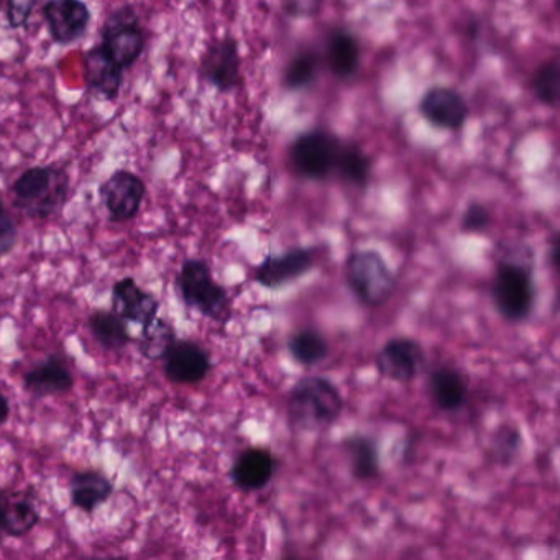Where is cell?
<instances>
[{
    "label": "cell",
    "instance_id": "obj_1",
    "mask_svg": "<svg viewBox=\"0 0 560 560\" xmlns=\"http://www.w3.org/2000/svg\"><path fill=\"white\" fill-rule=\"evenodd\" d=\"M342 409L339 388L324 376H303L288 395V422L294 431H323L340 418Z\"/></svg>",
    "mask_w": 560,
    "mask_h": 560
},
{
    "label": "cell",
    "instance_id": "obj_2",
    "mask_svg": "<svg viewBox=\"0 0 560 560\" xmlns=\"http://www.w3.org/2000/svg\"><path fill=\"white\" fill-rule=\"evenodd\" d=\"M68 192L70 176L57 166H35L12 185L15 208L37 221L57 215L67 205Z\"/></svg>",
    "mask_w": 560,
    "mask_h": 560
},
{
    "label": "cell",
    "instance_id": "obj_3",
    "mask_svg": "<svg viewBox=\"0 0 560 560\" xmlns=\"http://www.w3.org/2000/svg\"><path fill=\"white\" fill-rule=\"evenodd\" d=\"M491 298L504 319L510 323L527 319L536 300L530 258L516 260L506 257L501 260L491 283Z\"/></svg>",
    "mask_w": 560,
    "mask_h": 560
},
{
    "label": "cell",
    "instance_id": "obj_4",
    "mask_svg": "<svg viewBox=\"0 0 560 560\" xmlns=\"http://www.w3.org/2000/svg\"><path fill=\"white\" fill-rule=\"evenodd\" d=\"M346 278L353 296L366 307L385 304L396 287L392 268L383 255L372 248H363L349 255Z\"/></svg>",
    "mask_w": 560,
    "mask_h": 560
},
{
    "label": "cell",
    "instance_id": "obj_5",
    "mask_svg": "<svg viewBox=\"0 0 560 560\" xmlns=\"http://www.w3.org/2000/svg\"><path fill=\"white\" fill-rule=\"evenodd\" d=\"M183 303L209 319L219 320L229 313V294L212 277L205 260L189 258L183 261L176 278Z\"/></svg>",
    "mask_w": 560,
    "mask_h": 560
},
{
    "label": "cell",
    "instance_id": "obj_6",
    "mask_svg": "<svg viewBox=\"0 0 560 560\" xmlns=\"http://www.w3.org/2000/svg\"><path fill=\"white\" fill-rule=\"evenodd\" d=\"M101 47L122 70H129L142 57L145 35L130 5L117 9L107 18Z\"/></svg>",
    "mask_w": 560,
    "mask_h": 560
},
{
    "label": "cell",
    "instance_id": "obj_7",
    "mask_svg": "<svg viewBox=\"0 0 560 560\" xmlns=\"http://www.w3.org/2000/svg\"><path fill=\"white\" fill-rule=\"evenodd\" d=\"M340 143L324 130L303 133L291 147V162L301 176L307 179H324L336 170Z\"/></svg>",
    "mask_w": 560,
    "mask_h": 560
},
{
    "label": "cell",
    "instance_id": "obj_8",
    "mask_svg": "<svg viewBox=\"0 0 560 560\" xmlns=\"http://www.w3.org/2000/svg\"><path fill=\"white\" fill-rule=\"evenodd\" d=\"M145 195V183L136 173L127 170H119L110 175L100 188L101 202L114 222L136 219Z\"/></svg>",
    "mask_w": 560,
    "mask_h": 560
},
{
    "label": "cell",
    "instance_id": "obj_9",
    "mask_svg": "<svg viewBox=\"0 0 560 560\" xmlns=\"http://www.w3.org/2000/svg\"><path fill=\"white\" fill-rule=\"evenodd\" d=\"M424 349L409 337L389 339L376 353L375 365L380 375L398 383H409L424 365Z\"/></svg>",
    "mask_w": 560,
    "mask_h": 560
},
{
    "label": "cell",
    "instance_id": "obj_10",
    "mask_svg": "<svg viewBox=\"0 0 560 560\" xmlns=\"http://www.w3.org/2000/svg\"><path fill=\"white\" fill-rule=\"evenodd\" d=\"M211 355L192 340H175L163 359L166 378L176 385H195L211 372Z\"/></svg>",
    "mask_w": 560,
    "mask_h": 560
},
{
    "label": "cell",
    "instance_id": "obj_11",
    "mask_svg": "<svg viewBox=\"0 0 560 560\" xmlns=\"http://www.w3.org/2000/svg\"><path fill=\"white\" fill-rule=\"evenodd\" d=\"M44 18L58 45L77 44L86 35L91 12L83 0H47Z\"/></svg>",
    "mask_w": 560,
    "mask_h": 560
},
{
    "label": "cell",
    "instance_id": "obj_12",
    "mask_svg": "<svg viewBox=\"0 0 560 560\" xmlns=\"http://www.w3.org/2000/svg\"><path fill=\"white\" fill-rule=\"evenodd\" d=\"M313 267V250L294 247L280 255H267L255 270V280L267 290H278L310 273Z\"/></svg>",
    "mask_w": 560,
    "mask_h": 560
},
{
    "label": "cell",
    "instance_id": "obj_13",
    "mask_svg": "<svg viewBox=\"0 0 560 560\" xmlns=\"http://www.w3.org/2000/svg\"><path fill=\"white\" fill-rule=\"evenodd\" d=\"M201 74L222 93L235 90L241 83V55L234 38H222L209 45L201 61Z\"/></svg>",
    "mask_w": 560,
    "mask_h": 560
},
{
    "label": "cell",
    "instance_id": "obj_14",
    "mask_svg": "<svg viewBox=\"0 0 560 560\" xmlns=\"http://www.w3.org/2000/svg\"><path fill=\"white\" fill-rule=\"evenodd\" d=\"M419 110L429 124L452 132L462 129L468 117L467 103L451 88L435 86L425 91Z\"/></svg>",
    "mask_w": 560,
    "mask_h": 560
},
{
    "label": "cell",
    "instance_id": "obj_15",
    "mask_svg": "<svg viewBox=\"0 0 560 560\" xmlns=\"http://www.w3.org/2000/svg\"><path fill=\"white\" fill-rule=\"evenodd\" d=\"M113 311L126 323L143 326L159 316L160 301L155 294L143 290L136 278L127 277L114 283Z\"/></svg>",
    "mask_w": 560,
    "mask_h": 560
},
{
    "label": "cell",
    "instance_id": "obj_16",
    "mask_svg": "<svg viewBox=\"0 0 560 560\" xmlns=\"http://www.w3.org/2000/svg\"><path fill=\"white\" fill-rule=\"evenodd\" d=\"M84 78L88 90L100 101H116L124 83V70L104 51L94 47L84 55Z\"/></svg>",
    "mask_w": 560,
    "mask_h": 560
},
{
    "label": "cell",
    "instance_id": "obj_17",
    "mask_svg": "<svg viewBox=\"0 0 560 560\" xmlns=\"http://www.w3.org/2000/svg\"><path fill=\"white\" fill-rule=\"evenodd\" d=\"M278 462L270 451L250 447L241 452L231 468L232 483L242 491H257L273 480Z\"/></svg>",
    "mask_w": 560,
    "mask_h": 560
},
{
    "label": "cell",
    "instance_id": "obj_18",
    "mask_svg": "<svg viewBox=\"0 0 560 560\" xmlns=\"http://www.w3.org/2000/svg\"><path fill=\"white\" fill-rule=\"evenodd\" d=\"M74 376L60 357L51 355L24 375L25 392L35 396H54L73 389Z\"/></svg>",
    "mask_w": 560,
    "mask_h": 560
},
{
    "label": "cell",
    "instance_id": "obj_19",
    "mask_svg": "<svg viewBox=\"0 0 560 560\" xmlns=\"http://www.w3.org/2000/svg\"><path fill=\"white\" fill-rule=\"evenodd\" d=\"M114 483L107 475L97 470H81L70 480L71 504L83 513H94L109 500Z\"/></svg>",
    "mask_w": 560,
    "mask_h": 560
},
{
    "label": "cell",
    "instance_id": "obj_20",
    "mask_svg": "<svg viewBox=\"0 0 560 560\" xmlns=\"http://www.w3.org/2000/svg\"><path fill=\"white\" fill-rule=\"evenodd\" d=\"M429 393L442 411H457L467 401V383L457 370L441 365L429 376Z\"/></svg>",
    "mask_w": 560,
    "mask_h": 560
},
{
    "label": "cell",
    "instance_id": "obj_21",
    "mask_svg": "<svg viewBox=\"0 0 560 560\" xmlns=\"http://www.w3.org/2000/svg\"><path fill=\"white\" fill-rule=\"evenodd\" d=\"M350 458V470L359 481H372L380 475L378 444L369 435L355 434L342 441Z\"/></svg>",
    "mask_w": 560,
    "mask_h": 560
},
{
    "label": "cell",
    "instance_id": "obj_22",
    "mask_svg": "<svg viewBox=\"0 0 560 560\" xmlns=\"http://www.w3.org/2000/svg\"><path fill=\"white\" fill-rule=\"evenodd\" d=\"M327 61L330 71L340 80H349L360 67V45L350 32L337 28L329 38Z\"/></svg>",
    "mask_w": 560,
    "mask_h": 560
},
{
    "label": "cell",
    "instance_id": "obj_23",
    "mask_svg": "<svg viewBox=\"0 0 560 560\" xmlns=\"http://www.w3.org/2000/svg\"><path fill=\"white\" fill-rule=\"evenodd\" d=\"M88 326H90L94 339L106 350L117 352V350L126 349L132 342L126 320L114 311H94L88 319Z\"/></svg>",
    "mask_w": 560,
    "mask_h": 560
},
{
    "label": "cell",
    "instance_id": "obj_24",
    "mask_svg": "<svg viewBox=\"0 0 560 560\" xmlns=\"http://www.w3.org/2000/svg\"><path fill=\"white\" fill-rule=\"evenodd\" d=\"M176 330L168 320L156 316L150 323L143 324L139 339V350L150 362L165 359L170 347L175 343Z\"/></svg>",
    "mask_w": 560,
    "mask_h": 560
},
{
    "label": "cell",
    "instance_id": "obj_25",
    "mask_svg": "<svg viewBox=\"0 0 560 560\" xmlns=\"http://www.w3.org/2000/svg\"><path fill=\"white\" fill-rule=\"evenodd\" d=\"M288 350L298 363L314 366L323 362L329 353V343L319 330L313 327L296 330L288 340Z\"/></svg>",
    "mask_w": 560,
    "mask_h": 560
},
{
    "label": "cell",
    "instance_id": "obj_26",
    "mask_svg": "<svg viewBox=\"0 0 560 560\" xmlns=\"http://www.w3.org/2000/svg\"><path fill=\"white\" fill-rule=\"evenodd\" d=\"M40 523V513L31 500L9 501L2 533L9 537H24Z\"/></svg>",
    "mask_w": 560,
    "mask_h": 560
},
{
    "label": "cell",
    "instance_id": "obj_27",
    "mask_svg": "<svg viewBox=\"0 0 560 560\" xmlns=\"http://www.w3.org/2000/svg\"><path fill=\"white\" fill-rule=\"evenodd\" d=\"M336 170H339L342 178H346L350 185L363 188L369 183L372 163L369 156L357 147H343V149L340 147Z\"/></svg>",
    "mask_w": 560,
    "mask_h": 560
},
{
    "label": "cell",
    "instance_id": "obj_28",
    "mask_svg": "<svg viewBox=\"0 0 560 560\" xmlns=\"http://www.w3.org/2000/svg\"><path fill=\"white\" fill-rule=\"evenodd\" d=\"M530 86H533L534 96L539 103L549 107L557 106L560 94V68L557 58L547 60L546 63L537 68Z\"/></svg>",
    "mask_w": 560,
    "mask_h": 560
},
{
    "label": "cell",
    "instance_id": "obj_29",
    "mask_svg": "<svg viewBox=\"0 0 560 560\" xmlns=\"http://www.w3.org/2000/svg\"><path fill=\"white\" fill-rule=\"evenodd\" d=\"M317 67H319V61L313 51H303V54L296 55L284 70V86L291 91L310 86L316 78Z\"/></svg>",
    "mask_w": 560,
    "mask_h": 560
},
{
    "label": "cell",
    "instance_id": "obj_30",
    "mask_svg": "<svg viewBox=\"0 0 560 560\" xmlns=\"http://www.w3.org/2000/svg\"><path fill=\"white\" fill-rule=\"evenodd\" d=\"M521 442H523V435L514 425H503L498 429L493 442H491L497 462H500L501 465H510L520 454Z\"/></svg>",
    "mask_w": 560,
    "mask_h": 560
},
{
    "label": "cell",
    "instance_id": "obj_31",
    "mask_svg": "<svg viewBox=\"0 0 560 560\" xmlns=\"http://www.w3.org/2000/svg\"><path fill=\"white\" fill-rule=\"evenodd\" d=\"M491 214L480 202H470L462 214L460 229L464 234H481L490 228Z\"/></svg>",
    "mask_w": 560,
    "mask_h": 560
},
{
    "label": "cell",
    "instance_id": "obj_32",
    "mask_svg": "<svg viewBox=\"0 0 560 560\" xmlns=\"http://www.w3.org/2000/svg\"><path fill=\"white\" fill-rule=\"evenodd\" d=\"M37 0H5L8 21L12 28H22L31 21Z\"/></svg>",
    "mask_w": 560,
    "mask_h": 560
},
{
    "label": "cell",
    "instance_id": "obj_33",
    "mask_svg": "<svg viewBox=\"0 0 560 560\" xmlns=\"http://www.w3.org/2000/svg\"><path fill=\"white\" fill-rule=\"evenodd\" d=\"M284 12L291 18L307 19L319 14L324 0H281Z\"/></svg>",
    "mask_w": 560,
    "mask_h": 560
},
{
    "label": "cell",
    "instance_id": "obj_34",
    "mask_svg": "<svg viewBox=\"0 0 560 560\" xmlns=\"http://www.w3.org/2000/svg\"><path fill=\"white\" fill-rule=\"evenodd\" d=\"M18 237V224L9 215H0V258L14 250Z\"/></svg>",
    "mask_w": 560,
    "mask_h": 560
},
{
    "label": "cell",
    "instance_id": "obj_35",
    "mask_svg": "<svg viewBox=\"0 0 560 560\" xmlns=\"http://www.w3.org/2000/svg\"><path fill=\"white\" fill-rule=\"evenodd\" d=\"M11 418V405H9L8 396L0 393V425L5 424Z\"/></svg>",
    "mask_w": 560,
    "mask_h": 560
},
{
    "label": "cell",
    "instance_id": "obj_36",
    "mask_svg": "<svg viewBox=\"0 0 560 560\" xmlns=\"http://www.w3.org/2000/svg\"><path fill=\"white\" fill-rule=\"evenodd\" d=\"M560 242H559V235H553L552 244H550V261H552L553 268H557V265H559V258H560Z\"/></svg>",
    "mask_w": 560,
    "mask_h": 560
},
{
    "label": "cell",
    "instance_id": "obj_37",
    "mask_svg": "<svg viewBox=\"0 0 560 560\" xmlns=\"http://www.w3.org/2000/svg\"><path fill=\"white\" fill-rule=\"evenodd\" d=\"M9 497L5 491L0 490V534H2V526H4L5 510H8Z\"/></svg>",
    "mask_w": 560,
    "mask_h": 560
},
{
    "label": "cell",
    "instance_id": "obj_38",
    "mask_svg": "<svg viewBox=\"0 0 560 560\" xmlns=\"http://www.w3.org/2000/svg\"><path fill=\"white\" fill-rule=\"evenodd\" d=\"M4 214V202L0 199V215Z\"/></svg>",
    "mask_w": 560,
    "mask_h": 560
}]
</instances>
